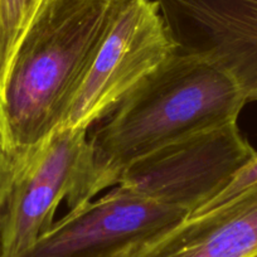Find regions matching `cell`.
I'll return each mask as SVG.
<instances>
[{
    "mask_svg": "<svg viewBox=\"0 0 257 257\" xmlns=\"http://www.w3.org/2000/svg\"><path fill=\"white\" fill-rule=\"evenodd\" d=\"M247 101L236 81L196 54L177 53L148 76L88 137L86 201L116 185L145 155L207 128L237 121Z\"/></svg>",
    "mask_w": 257,
    "mask_h": 257,
    "instance_id": "1",
    "label": "cell"
},
{
    "mask_svg": "<svg viewBox=\"0 0 257 257\" xmlns=\"http://www.w3.org/2000/svg\"><path fill=\"white\" fill-rule=\"evenodd\" d=\"M125 0H44L12 61L0 115L12 148L26 150L61 127Z\"/></svg>",
    "mask_w": 257,
    "mask_h": 257,
    "instance_id": "2",
    "label": "cell"
},
{
    "mask_svg": "<svg viewBox=\"0 0 257 257\" xmlns=\"http://www.w3.org/2000/svg\"><path fill=\"white\" fill-rule=\"evenodd\" d=\"M88 130L58 127L19 150L18 168L0 217V257H19L54 223L66 199L70 211L86 202L91 167Z\"/></svg>",
    "mask_w": 257,
    "mask_h": 257,
    "instance_id": "3",
    "label": "cell"
},
{
    "mask_svg": "<svg viewBox=\"0 0 257 257\" xmlns=\"http://www.w3.org/2000/svg\"><path fill=\"white\" fill-rule=\"evenodd\" d=\"M175 53L157 0H125L61 127L88 130Z\"/></svg>",
    "mask_w": 257,
    "mask_h": 257,
    "instance_id": "4",
    "label": "cell"
},
{
    "mask_svg": "<svg viewBox=\"0 0 257 257\" xmlns=\"http://www.w3.org/2000/svg\"><path fill=\"white\" fill-rule=\"evenodd\" d=\"M256 154L237 121L165 145L128 165L116 187L192 214Z\"/></svg>",
    "mask_w": 257,
    "mask_h": 257,
    "instance_id": "5",
    "label": "cell"
},
{
    "mask_svg": "<svg viewBox=\"0 0 257 257\" xmlns=\"http://www.w3.org/2000/svg\"><path fill=\"white\" fill-rule=\"evenodd\" d=\"M188 217L183 209L115 187L54 222L19 257H115Z\"/></svg>",
    "mask_w": 257,
    "mask_h": 257,
    "instance_id": "6",
    "label": "cell"
},
{
    "mask_svg": "<svg viewBox=\"0 0 257 257\" xmlns=\"http://www.w3.org/2000/svg\"><path fill=\"white\" fill-rule=\"evenodd\" d=\"M180 53L196 54L228 73L257 101V0H157Z\"/></svg>",
    "mask_w": 257,
    "mask_h": 257,
    "instance_id": "7",
    "label": "cell"
},
{
    "mask_svg": "<svg viewBox=\"0 0 257 257\" xmlns=\"http://www.w3.org/2000/svg\"><path fill=\"white\" fill-rule=\"evenodd\" d=\"M257 251V185L218 209L128 246L115 257H246Z\"/></svg>",
    "mask_w": 257,
    "mask_h": 257,
    "instance_id": "8",
    "label": "cell"
},
{
    "mask_svg": "<svg viewBox=\"0 0 257 257\" xmlns=\"http://www.w3.org/2000/svg\"><path fill=\"white\" fill-rule=\"evenodd\" d=\"M44 0H0V96L17 49Z\"/></svg>",
    "mask_w": 257,
    "mask_h": 257,
    "instance_id": "9",
    "label": "cell"
},
{
    "mask_svg": "<svg viewBox=\"0 0 257 257\" xmlns=\"http://www.w3.org/2000/svg\"><path fill=\"white\" fill-rule=\"evenodd\" d=\"M257 185V152L236 174L232 177L228 184L221 190V192L214 196L213 198L209 199L206 204L197 209L194 213L190 214L189 217H198L202 214H206L208 212L218 209L221 207L226 206L231 201L239 197L242 193Z\"/></svg>",
    "mask_w": 257,
    "mask_h": 257,
    "instance_id": "10",
    "label": "cell"
},
{
    "mask_svg": "<svg viewBox=\"0 0 257 257\" xmlns=\"http://www.w3.org/2000/svg\"><path fill=\"white\" fill-rule=\"evenodd\" d=\"M21 152L8 144L6 138H0V217L18 168Z\"/></svg>",
    "mask_w": 257,
    "mask_h": 257,
    "instance_id": "11",
    "label": "cell"
},
{
    "mask_svg": "<svg viewBox=\"0 0 257 257\" xmlns=\"http://www.w3.org/2000/svg\"><path fill=\"white\" fill-rule=\"evenodd\" d=\"M0 138H6V137H4V130H3V121H2V115H0Z\"/></svg>",
    "mask_w": 257,
    "mask_h": 257,
    "instance_id": "12",
    "label": "cell"
},
{
    "mask_svg": "<svg viewBox=\"0 0 257 257\" xmlns=\"http://www.w3.org/2000/svg\"><path fill=\"white\" fill-rule=\"evenodd\" d=\"M246 257H257V251H254V252H253V253L248 254V256H246Z\"/></svg>",
    "mask_w": 257,
    "mask_h": 257,
    "instance_id": "13",
    "label": "cell"
}]
</instances>
